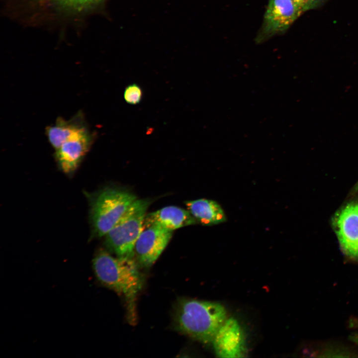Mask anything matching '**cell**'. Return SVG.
Wrapping results in <instances>:
<instances>
[{
  "label": "cell",
  "mask_w": 358,
  "mask_h": 358,
  "mask_svg": "<svg viewBox=\"0 0 358 358\" xmlns=\"http://www.w3.org/2000/svg\"><path fill=\"white\" fill-rule=\"evenodd\" d=\"M94 135L86 129L73 136L55 150L59 166L66 174L74 172L89 151Z\"/></svg>",
  "instance_id": "cell-8"
},
{
  "label": "cell",
  "mask_w": 358,
  "mask_h": 358,
  "mask_svg": "<svg viewBox=\"0 0 358 358\" xmlns=\"http://www.w3.org/2000/svg\"><path fill=\"white\" fill-rule=\"evenodd\" d=\"M187 210L197 223L204 226H212L226 221V214L216 201L201 198L185 202Z\"/></svg>",
  "instance_id": "cell-12"
},
{
  "label": "cell",
  "mask_w": 358,
  "mask_h": 358,
  "mask_svg": "<svg viewBox=\"0 0 358 358\" xmlns=\"http://www.w3.org/2000/svg\"><path fill=\"white\" fill-rule=\"evenodd\" d=\"M344 253L358 260V204L350 203L339 211L333 221Z\"/></svg>",
  "instance_id": "cell-7"
},
{
  "label": "cell",
  "mask_w": 358,
  "mask_h": 358,
  "mask_svg": "<svg viewBox=\"0 0 358 358\" xmlns=\"http://www.w3.org/2000/svg\"><path fill=\"white\" fill-rule=\"evenodd\" d=\"M172 235V231L160 226L143 225L134 250L140 263L146 267L151 266L164 250Z\"/></svg>",
  "instance_id": "cell-6"
},
{
  "label": "cell",
  "mask_w": 358,
  "mask_h": 358,
  "mask_svg": "<svg viewBox=\"0 0 358 358\" xmlns=\"http://www.w3.org/2000/svg\"><path fill=\"white\" fill-rule=\"evenodd\" d=\"M351 341L358 345V333H355L350 336Z\"/></svg>",
  "instance_id": "cell-17"
},
{
  "label": "cell",
  "mask_w": 358,
  "mask_h": 358,
  "mask_svg": "<svg viewBox=\"0 0 358 358\" xmlns=\"http://www.w3.org/2000/svg\"><path fill=\"white\" fill-rule=\"evenodd\" d=\"M196 223V220L187 210L169 206L146 214L143 225H157L173 231Z\"/></svg>",
  "instance_id": "cell-10"
},
{
  "label": "cell",
  "mask_w": 358,
  "mask_h": 358,
  "mask_svg": "<svg viewBox=\"0 0 358 358\" xmlns=\"http://www.w3.org/2000/svg\"><path fill=\"white\" fill-rule=\"evenodd\" d=\"M356 189H358V184H357V186H356Z\"/></svg>",
  "instance_id": "cell-18"
},
{
  "label": "cell",
  "mask_w": 358,
  "mask_h": 358,
  "mask_svg": "<svg viewBox=\"0 0 358 358\" xmlns=\"http://www.w3.org/2000/svg\"><path fill=\"white\" fill-rule=\"evenodd\" d=\"M304 12L293 0H268L256 42L261 43L283 34Z\"/></svg>",
  "instance_id": "cell-5"
},
{
  "label": "cell",
  "mask_w": 358,
  "mask_h": 358,
  "mask_svg": "<svg viewBox=\"0 0 358 358\" xmlns=\"http://www.w3.org/2000/svg\"><path fill=\"white\" fill-rule=\"evenodd\" d=\"M215 353L219 358H242L246 354L245 338L236 319L227 318L213 341Z\"/></svg>",
  "instance_id": "cell-9"
},
{
  "label": "cell",
  "mask_w": 358,
  "mask_h": 358,
  "mask_svg": "<svg viewBox=\"0 0 358 358\" xmlns=\"http://www.w3.org/2000/svg\"><path fill=\"white\" fill-rule=\"evenodd\" d=\"M88 128L83 113L79 111L68 120L58 117L54 124L46 127L45 133L49 142L56 150L70 138Z\"/></svg>",
  "instance_id": "cell-11"
},
{
  "label": "cell",
  "mask_w": 358,
  "mask_h": 358,
  "mask_svg": "<svg viewBox=\"0 0 358 358\" xmlns=\"http://www.w3.org/2000/svg\"><path fill=\"white\" fill-rule=\"evenodd\" d=\"M136 199L134 194L124 190L108 188L101 191L91 208V221L95 234L98 237L105 236Z\"/></svg>",
  "instance_id": "cell-4"
},
{
  "label": "cell",
  "mask_w": 358,
  "mask_h": 358,
  "mask_svg": "<svg viewBox=\"0 0 358 358\" xmlns=\"http://www.w3.org/2000/svg\"><path fill=\"white\" fill-rule=\"evenodd\" d=\"M227 318L221 304L189 299L179 300L174 314L178 330L204 343L212 342Z\"/></svg>",
  "instance_id": "cell-2"
},
{
  "label": "cell",
  "mask_w": 358,
  "mask_h": 358,
  "mask_svg": "<svg viewBox=\"0 0 358 358\" xmlns=\"http://www.w3.org/2000/svg\"><path fill=\"white\" fill-rule=\"evenodd\" d=\"M304 11L314 9L321 7L329 0H293Z\"/></svg>",
  "instance_id": "cell-15"
},
{
  "label": "cell",
  "mask_w": 358,
  "mask_h": 358,
  "mask_svg": "<svg viewBox=\"0 0 358 358\" xmlns=\"http://www.w3.org/2000/svg\"><path fill=\"white\" fill-rule=\"evenodd\" d=\"M149 203L147 200L137 199L105 234L106 245L118 257H132Z\"/></svg>",
  "instance_id": "cell-3"
},
{
  "label": "cell",
  "mask_w": 358,
  "mask_h": 358,
  "mask_svg": "<svg viewBox=\"0 0 358 358\" xmlns=\"http://www.w3.org/2000/svg\"><path fill=\"white\" fill-rule=\"evenodd\" d=\"M350 326L353 328H358V318H354L350 320Z\"/></svg>",
  "instance_id": "cell-16"
},
{
  "label": "cell",
  "mask_w": 358,
  "mask_h": 358,
  "mask_svg": "<svg viewBox=\"0 0 358 358\" xmlns=\"http://www.w3.org/2000/svg\"><path fill=\"white\" fill-rule=\"evenodd\" d=\"M103 0H28L43 10L62 14H77L91 9Z\"/></svg>",
  "instance_id": "cell-13"
},
{
  "label": "cell",
  "mask_w": 358,
  "mask_h": 358,
  "mask_svg": "<svg viewBox=\"0 0 358 358\" xmlns=\"http://www.w3.org/2000/svg\"><path fill=\"white\" fill-rule=\"evenodd\" d=\"M123 96L127 103L133 105L136 104L142 100L143 91L141 87L137 84H130L125 89Z\"/></svg>",
  "instance_id": "cell-14"
},
{
  "label": "cell",
  "mask_w": 358,
  "mask_h": 358,
  "mask_svg": "<svg viewBox=\"0 0 358 358\" xmlns=\"http://www.w3.org/2000/svg\"><path fill=\"white\" fill-rule=\"evenodd\" d=\"M97 279L104 285L123 296L131 324L136 319V300L141 286V278L132 257L115 258L104 250H99L92 262Z\"/></svg>",
  "instance_id": "cell-1"
}]
</instances>
